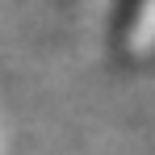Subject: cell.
I'll return each mask as SVG.
<instances>
[{"instance_id": "obj_1", "label": "cell", "mask_w": 155, "mask_h": 155, "mask_svg": "<svg viewBox=\"0 0 155 155\" xmlns=\"http://www.w3.org/2000/svg\"><path fill=\"white\" fill-rule=\"evenodd\" d=\"M109 42L126 63L155 59V0H117L109 21Z\"/></svg>"}]
</instances>
